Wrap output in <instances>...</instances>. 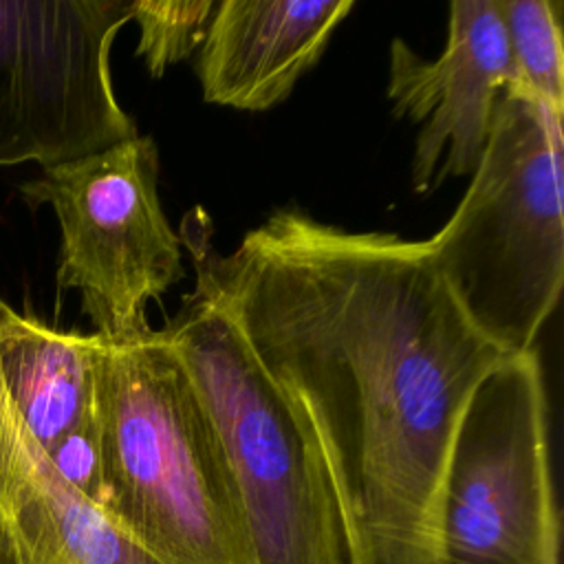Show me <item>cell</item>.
Here are the masks:
<instances>
[{
	"instance_id": "6da1fadb",
	"label": "cell",
	"mask_w": 564,
	"mask_h": 564,
	"mask_svg": "<svg viewBox=\"0 0 564 564\" xmlns=\"http://www.w3.org/2000/svg\"><path fill=\"white\" fill-rule=\"evenodd\" d=\"M189 220L194 289L227 313L324 460L350 564H449L454 434L507 355L469 322L427 240L282 207L223 256Z\"/></svg>"
},
{
	"instance_id": "7a4b0ae2",
	"label": "cell",
	"mask_w": 564,
	"mask_h": 564,
	"mask_svg": "<svg viewBox=\"0 0 564 564\" xmlns=\"http://www.w3.org/2000/svg\"><path fill=\"white\" fill-rule=\"evenodd\" d=\"M93 416L101 509L167 564H251L218 432L161 328L99 335Z\"/></svg>"
},
{
	"instance_id": "3957f363",
	"label": "cell",
	"mask_w": 564,
	"mask_h": 564,
	"mask_svg": "<svg viewBox=\"0 0 564 564\" xmlns=\"http://www.w3.org/2000/svg\"><path fill=\"white\" fill-rule=\"evenodd\" d=\"M562 115L502 93L465 196L427 240L469 322L505 355H522L564 284Z\"/></svg>"
},
{
	"instance_id": "277c9868",
	"label": "cell",
	"mask_w": 564,
	"mask_h": 564,
	"mask_svg": "<svg viewBox=\"0 0 564 564\" xmlns=\"http://www.w3.org/2000/svg\"><path fill=\"white\" fill-rule=\"evenodd\" d=\"M161 330L218 432L251 564H350L328 469L227 313L194 289Z\"/></svg>"
},
{
	"instance_id": "5b68a950",
	"label": "cell",
	"mask_w": 564,
	"mask_h": 564,
	"mask_svg": "<svg viewBox=\"0 0 564 564\" xmlns=\"http://www.w3.org/2000/svg\"><path fill=\"white\" fill-rule=\"evenodd\" d=\"M20 192L31 207L53 209L62 236L57 284L79 293L95 333L108 339L148 333V302L185 275L183 242L159 196L154 141L137 134L46 167Z\"/></svg>"
},
{
	"instance_id": "8992f818",
	"label": "cell",
	"mask_w": 564,
	"mask_h": 564,
	"mask_svg": "<svg viewBox=\"0 0 564 564\" xmlns=\"http://www.w3.org/2000/svg\"><path fill=\"white\" fill-rule=\"evenodd\" d=\"M560 511L535 350L502 357L476 386L449 454V564H560Z\"/></svg>"
},
{
	"instance_id": "52a82bcc",
	"label": "cell",
	"mask_w": 564,
	"mask_h": 564,
	"mask_svg": "<svg viewBox=\"0 0 564 564\" xmlns=\"http://www.w3.org/2000/svg\"><path fill=\"white\" fill-rule=\"evenodd\" d=\"M132 0H0V167L42 170L139 134L110 46Z\"/></svg>"
},
{
	"instance_id": "ba28073f",
	"label": "cell",
	"mask_w": 564,
	"mask_h": 564,
	"mask_svg": "<svg viewBox=\"0 0 564 564\" xmlns=\"http://www.w3.org/2000/svg\"><path fill=\"white\" fill-rule=\"evenodd\" d=\"M511 82L498 0H454L436 59L394 37L388 57L392 115L416 126L412 187L427 194L480 163L500 95Z\"/></svg>"
},
{
	"instance_id": "9c48e42d",
	"label": "cell",
	"mask_w": 564,
	"mask_h": 564,
	"mask_svg": "<svg viewBox=\"0 0 564 564\" xmlns=\"http://www.w3.org/2000/svg\"><path fill=\"white\" fill-rule=\"evenodd\" d=\"M0 564H167L55 471L2 386Z\"/></svg>"
},
{
	"instance_id": "30bf717a",
	"label": "cell",
	"mask_w": 564,
	"mask_h": 564,
	"mask_svg": "<svg viewBox=\"0 0 564 564\" xmlns=\"http://www.w3.org/2000/svg\"><path fill=\"white\" fill-rule=\"evenodd\" d=\"M355 0H223L200 44L203 99L262 112L284 101L322 57Z\"/></svg>"
},
{
	"instance_id": "8fae6325",
	"label": "cell",
	"mask_w": 564,
	"mask_h": 564,
	"mask_svg": "<svg viewBox=\"0 0 564 564\" xmlns=\"http://www.w3.org/2000/svg\"><path fill=\"white\" fill-rule=\"evenodd\" d=\"M99 335L59 330L0 297V386L46 452L93 419Z\"/></svg>"
},
{
	"instance_id": "7c38bea8",
	"label": "cell",
	"mask_w": 564,
	"mask_h": 564,
	"mask_svg": "<svg viewBox=\"0 0 564 564\" xmlns=\"http://www.w3.org/2000/svg\"><path fill=\"white\" fill-rule=\"evenodd\" d=\"M511 82L507 93L564 117V46L560 0H498Z\"/></svg>"
},
{
	"instance_id": "4fadbf2b",
	"label": "cell",
	"mask_w": 564,
	"mask_h": 564,
	"mask_svg": "<svg viewBox=\"0 0 564 564\" xmlns=\"http://www.w3.org/2000/svg\"><path fill=\"white\" fill-rule=\"evenodd\" d=\"M216 0H132L139 26L137 55L152 77L194 53L205 40Z\"/></svg>"
},
{
	"instance_id": "5bb4252c",
	"label": "cell",
	"mask_w": 564,
	"mask_h": 564,
	"mask_svg": "<svg viewBox=\"0 0 564 564\" xmlns=\"http://www.w3.org/2000/svg\"><path fill=\"white\" fill-rule=\"evenodd\" d=\"M46 456L55 471L82 496L101 507L104 478H101V447L95 416L77 430L62 436Z\"/></svg>"
}]
</instances>
